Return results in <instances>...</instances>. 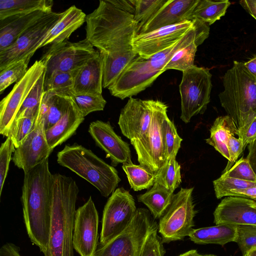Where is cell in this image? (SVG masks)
I'll use <instances>...</instances> for the list:
<instances>
[{"label": "cell", "instance_id": "55", "mask_svg": "<svg viewBox=\"0 0 256 256\" xmlns=\"http://www.w3.org/2000/svg\"><path fill=\"white\" fill-rule=\"evenodd\" d=\"M248 154L246 158L256 174V140L248 144Z\"/></svg>", "mask_w": 256, "mask_h": 256}, {"label": "cell", "instance_id": "44", "mask_svg": "<svg viewBox=\"0 0 256 256\" xmlns=\"http://www.w3.org/2000/svg\"><path fill=\"white\" fill-rule=\"evenodd\" d=\"M72 96L84 117L92 112L103 110L106 104L102 94H73Z\"/></svg>", "mask_w": 256, "mask_h": 256}, {"label": "cell", "instance_id": "51", "mask_svg": "<svg viewBox=\"0 0 256 256\" xmlns=\"http://www.w3.org/2000/svg\"><path fill=\"white\" fill-rule=\"evenodd\" d=\"M192 20L194 22L196 30L195 42L198 46L208 38L210 34V26L196 18H193Z\"/></svg>", "mask_w": 256, "mask_h": 256}, {"label": "cell", "instance_id": "23", "mask_svg": "<svg viewBox=\"0 0 256 256\" xmlns=\"http://www.w3.org/2000/svg\"><path fill=\"white\" fill-rule=\"evenodd\" d=\"M84 116L74 98L62 118L52 126L45 131L50 148H54L70 138L83 122Z\"/></svg>", "mask_w": 256, "mask_h": 256}, {"label": "cell", "instance_id": "16", "mask_svg": "<svg viewBox=\"0 0 256 256\" xmlns=\"http://www.w3.org/2000/svg\"><path fill=\"white\" fill-rule=\"evenodd\" d=\"M193 26V22L187 20L138 34L132 40V50L142 58L148 59L176 43Z\"/></svg>", "mask_w": 256, "mask_h": 256}, {"label": "cell", "instance_id": "47", "mask_svg": "<svg viewBox=\"0 0 256 256\" xmlns=\"http://www.w3.org/2000/svg\"><path fill=\"white\" fill-rule=\"evenodd\" d=\"M15 150L16 148L12 140L7 137L0 148V196L8 175L10 163L12 160V154Z\"/></svg>", "mask_w": 256, "mask_h": 256}, {"label": "cell", "instance_id": "37", "mask_svg": "<svg viewBox=\"0 0 256 256\" xmlns=\"http://www.w3.org/2000/svg\"><path fill=\"white\" fill-rule=\"evenodd\" d=\"M196 38V30L194 26L176 43L170 47L154 54L148 58L152 66L160 70L165 72L164 68L174 54L182 46Z\"/></svg>", "mask_w": 256, "mask_h": 256}, {"label": "cell", "instance_id": "34", "mask_svg": "<svg viewBox=\"0 0 256 256\" xmlns=\"http://www.w3.org/2000/svg\"><path fill=\"white\" fill-rule=\"evenodd\" d=\"M176 158H168L160 170L154 174L155 182L172 192L182 182L180 166Z\"/></svg>", "mask_w": 256, "mask_h": 256}, {"label": "cell", "instance_id": "21", "mask_svg": "<svg viewBox=\"0 0 256 256\" xmlns=\"http://www.w3.org/2000/svg\"><path fill=\"white\" fill-rule=\"evenodd\" d=\"M198 1V0H168L142 26L138 34L150 32L184 21L192 20V13Z\"/></svg>", "mask_w": 256, "mask_h": 256}, {"label": "cell", "instance_id": "52", "mask_svg": "<svg viewBox=\"0 0 256 256\" xmlns=\"http://www.w3.org/2000/svg\"><path fill=\"white\" fill-rule=\"evenodd\" d=\"M240 196L250 198L256 201V186L248 188L231 190L226 196Z\"/></svg>", "mask_w": 256, "mask_h": 256}, {"label": "cell", "instance_id": "25", "mask_svg": "<svg viewBox=\"0 0 256 256\" xmlns=\"http://www.w3.org/2000/svg\"><path fill=\"white\" fill-rule=\"evenodd\" d=\"M63 12L62 16L48 32L40 48L67 40L73 32L86 22V15L74 5Z\"/></svg>", "mask_w": 256, "mask_h": 256}, {"label": "cell", "instance_id": "29", "mask_svg": "<svg viewBox=\"0 0 256 256\" xmlns=\"http://www.w3.org/2000/svg\"><path fill=\"white\" fill-rule=\"evenodd\" d=\"M102 58V88H108L137 56L132 50L112 54H100Z\"/></svg>", "mask_w": 256, "mask_h": 256}, {"label": "cell", "instance_id": "43", "mask_svg": "<svg viewBox=\"0 0 256 256\" xmlns=\"http://www.w3.org/2000/svg\"><path fill=\"white\" fill-rule=\"evenodd\" d=\"M164 140L167 159L176 157L182 139L174 122L168 117L163 124Z\"/></svg>", "mask_w": 256, "mask_h": 256}, {"label": "cell", "instance_id": "26", "mask_svg": "<svg viewBox=\"0 0 256 256\" xmlns=\"http://www.w3.org/2000/svg\"><path fill=\"white\" fill-rule=\"evenodd\" d=\"M48 12L39 10L2 20L6 22L0 28V52L12 45L24 31Z\"/></svg>", "mask_w": 256, "mask_h": 256}, {"label": "cell", "instance_id": "7", "mask_svg": "<svg viewBox=\"0 0 256 256\" xmlns=\"http://www.w3.org/2000/svg\"><path fill=\"white\" fill-rule=\"evenodd\" d=\"M194 188H181L174 194L172 202L158 226L162 242L183 240L194 229L196 214L192 194Z\"/></svg>", "mask_w": 256, "mask_h": 256}, {"label": "cell", "instance_id": "12", "mask_svg": "<svg viewBox=\"0 0 256 256\" xmlns=\"http://www.w3.org/2000/svg\"><path fill=\"white\" fill-rule=\"evenodd\" d=\"M64 12L48 13L24 31L14 42L0 52V70L30 55H34Z\"/></svg>", "mask_w": 256, "mask_h": 256}, {"label": "cell", "instance_id": "11", "mask_svg": "<svg viewBox=\"0 0 256 256\" xmlns=\"http://www.w3.org/2000/svg\"><path fill=\"white\" fill-rule=\"evenodd\" d=\"M136 210L130 192L124 188H116L104 207L98 246L106 244L123 232L132 222Z\"/></svg>", "mask_w": 256, "mask_h": 256}, {"label": "cell", "instance_id": "19", "mask_svg": "<svg viewBox=\"0 0 256 256\" xmlns=\"http://www.w3.org/2000/svg\"><path fill=\"white\" fill-rule=\"evenodd\" d=\"M88 132L96 145L110 159L112 166L132 162L129 144L115 132L109 122H92Z\"/></svg>", "mask_w": 256, "mask_h": 256}, {"label": "cell", "instance_id": "9", "mask_svg": "<svg viewBox=\"0 0 256 256\" xmlns=\"http://www.w3.org/2000/svg\"><path fill=\"white\" fill-rule=\"evenodd\" d=\"M212 75L209 70L195 65L182 72L179 85L181 98L180 118L186 124L204 114L210 102Z\"/></svg>", "mask_w": 256, "mask_h": 256}, {"label": "cell", "instance_id": "17", "mask_svg": "<svg viewBox=\"0 0 256 256\" xmlns=\"http://www.w3.org/2000/svg\"><path fill=\"white\" fill-rule=\"evenodd\" d=\"M52 151L48 144L43 124L37 120L34 130L16 148L12 160L24 173L48 158Z\"/></svg>", "mask_w": 256, "mask_h": 256}, {"label": "cell", "instance_id": "24", "mask_svg": "<svg viewBox=\"0 0 256 256\" xmlns=\"http://www.w3.org/2000/svg\"><path fill=\"white\" fill-rule=\"evenodd\" d=\"M72 94L54 90L44 91L37 120L46 130L63 116L73 100Z\"/></svg>", "mask_w": 256, "mask_h": 256}, {"label": "cell", "instance_id": "48", "mask_svg": "<svg viewBox=\"0 0 256 256\" xmlns=\"http://www.w3.org/2000/svg\"><path fill=\"white\" fill-rule=\"evenodd\" d=\"M158 228L148 236L140 256H164L165 250L162 238L158 234Z\"/></svg>", "mask_w": 256, "mask_h": 256}, {"label": "cell", "instance_id": "27", "mask_svg": "<svg viewBox=\"0 0 256 256\" xmlns=\"http://www.w3.org/2000/svg\"><path fill=\"white\" fill-rule=\"evenodd\" d=\"M236 226L218 224L214 226L193 229L190 234V239L199 244H216L224 246L234 242Z\"/></svg>", "mask_w": 256, "mask_h": 256}, {"label": "cell", "instance_id": "39", "mask_svg": "<svg viewBox=\"0 0 256 256\" xmlns=\"http://www.w3.org/2000/svg\"><path fill=\"white\" fill-rule=\"evenodd\" d=\"M78 70L70 72L52 73L48 77L45 78L44 91L54 90L74 94V80Z\"/></svg>", "mask_w": 256, "mask_h": 256}, {"label": "cell", "instance_id": "2", "mask_svg": "<svg viewBox=\"0 0 256 256\" xmlns=\"http://www.w3.org/2000/svg\"><path fill=\"white\" fill-rule=\"evenodd\" d=\"M86 38L100 54H112L132 50L138 26L134 15L100 0L97 8L86 15Z\"/></svg>", "mask_w": 256, "mask_h": 256}, {"label": "cell", "instance_id": "30", "mask_svg": "<svg viewBox=\"0 0 256 256\" xmlns=\"http://www.w3.org/2000/svg\"><path fill=\"white\" fill-rule=\"evenodd\" d=\"M174 192L160 184H154L143 194L138 195V200L148 208L155 218H160L170 206Z\"/></svg>", "mask_w": 256, "mask_h": 256}, {"label": "cell", "instance_id": "35", "mask_svg": "<svg viewBox=\"0 0 256 256\" xmlns=\"http://www.w3.org/2000/svg\"><path fill=\"white\" fill-rule=\"evenodd\" d=\"M44 79L45 72L38 80L26 98L14 122L22 117L38 116L41 100L44 92Z\"/></svg>", "mask_w": 256, "mask_h": 256}, {"label": "cell", "instance_id": "28", "mask_svg": "<svg viewBox=\"0 0 256 256\" xmlns=\"http://www.w3.org/2000/svg\"><path fill=\"white\" fill-rule=\"evenodd\" d=\"M237 130L234 122L228 116H218L210 130V136L206 140V142L229 160L228 142L231 136L236 135Z\"/></svg>", "mask_w": 256, "mask_h": 256}, {"label": "cell", "instance_id": "13", "mask_svg": "<svg viewBox=\"0 0 256 256\" xmlns=\"http://www.w3.org/2000/svg\"><path fill=\"white\" fill-rule=\"evenodd\" d=\"M164 72L154 68L148 59L138 55L108 89L115 97L130 98L150 86Z\"/></svg>", "mask_w": 256, "mask_h": 256}, {"label": "cell", "instance_id": "54", "mask_svg": "<svg viewBox=\"0 0 256 256\" xmlns=\"http://www.w3.org/2000/svg\"><path fill=\"white\" fill-rule=\"evenodd\" d=\"M110 2L120 9L134 15V0H110Z\"/></svg>", "mask_w": 256, "mask_h": 256}, {"label": "cell", "instance_id": "14", "mask_svg": "<svg viewBox=\"0 0 256 256\" xmlns=\"http://www.w3.org/2000/svg\"><path fill=\"white\" fill-rule=\"evenodd\" d=\"M98 222V212L90 196L75 214L72 245L80 256H95L99 245Z\"/></svg>", "mask_w": 256, "mask_h": 256}, {"label": "cell", "instance_id": "56", "mask_svg": "<svg viewBox=\"0 0 256 256\" xmlns=\"http://www.w3.org/2000/svg\"><path fill=\"white\" fill-rule=\"evenodd\" d=\"M240 4L256 20V0H242Z\"/></svg>", "mask_w": 256, "mask_h": 256}, {"label": "cell", "instance_id": "46", "mask_svg": "<svg viewBox=\"0 0 256 256\" xmlns=\"http://www.w3.org/2000/svg\"><path fill=\"white\" fill-rule=\"evenodd\" d=\"M239 180L256 182V174L247 158H241L231 168L221 175Z\"/></svg>", "mask_w": 256, "mask_h": 256}, {"label": "cell", "instance_id": "59", "mask_svg": "<svg viewBox=\"0 0 256 256\" xmlns=\"http://www.w3.org/2000/svg\"><path fill=\"white\" fill-rule=\"evenodd\" d=\"M248 256H256V247L252 248L248 252Z\"/></svg>", "mask_w": 256, "mask_h": 256}, {"label": "cell", "instance_id": "5", "mask_svg": "<svg viewBox=\"0 0 256 256\" xmlns=\"http://www.w3.org/2000/svg\"><path fill=\"white\" fill-rule=\"evenodd\" d=\"M57 162L89 182L104 197L112 194L120 181L113 166L76 144L66 145L58 152Z\"/></svg>", "mask_w": 256, "mask_h": 256}, {"label": "cell", "instance_id": "4", "mask_svg": "<svg viewBox=\"0 0 256 256\" xmlns=\"http://www.w3.org/2000/svg\"><path fill=\"white\" fill-rule=\"evenodd\" d=\"M222 106L240 128L256 114V82L244 66L234 61L223 76Z\"/></svg>", "mask_w": 256, "mask_h": 256}, {"label": "cell", "instance_id": "57", "mask_svg": "<svg viewBox=\"0 0 256 256\" xmlns=\"http://www.w3.org/2000/svg\"><path fill=\"white\" fill-rule=\"evenodd\" d=\"M244 63L246 69L256 82V56Z\"/></svg>", "mask_w": 256, "mask_h": 256}, {"label": "cell", "instance_id": "50", "mask_svg": "<svg viewBox=\"0 0 256 256\" xmlns=\"http://www.w3.org/2000/svg\"><path fill=\"white\" fill-rule=\"evenodd\" d=\"M236 135L242 140L244 150L256 140V114L244 126L238 129Z\"/></svg>", "mask_w": 256, "mask_h": 256}, {"label": "cell", "instance_id": "15", "mask_svg": "<svg viewBox=\"0 0 256 256\" xmlns=\"http://www.w3.org/2000/svg\"><path fill=\"white\" fill-rule=\"evenodd\" d=\"M45 72V65L40 60L30 68L22 79L16 82L10 93L0 102V134L8 132L26 98Z\"/></svg>", "mask_w": 256, "mask_h": 256}, {"label": "cell", "instance_id": "31", "mask_svg": "<svg viewBox=\"0 0 256 256\" xmlns=\"http://www.w3.org/2000/svg\"><path fill=\"white\" fill-rule=\"evenodd\" d=\"M50 0H0V20L36 10L52 12Z\"/></svg>", "mask_w": 256, "mask_h": 256}, {"label": "cell", "instance_id": "20", "mask_svg": "<svg viewBox=\"0 0 256 256\" xmlns=\"http://www.w3.org/2000/svg\"><path fill=\"white\" fill-rule=\"evenodd\" d=\"M213 215L216 224L256 227V201L240 196H226L218 205Z\"/></svg>", "mask_w": 256, "mask_h": 256}, {"label": "cell", "instance_id": "40", "mask_svg": "<svg viewBox=\"0 0 256 256\" xmlns=\"http://www.w3.org/2000/svg\"><path fill=\"white\" fill-rule=\"evenodd\" d=\"M38 116H24L14 120L10 126L6 138H10L16 148L24 142L26 136L34 130Z\"/></svg>", "mask_w": 256, "mask_h": 256}, {"label": "cell", "instance_id": "41", "mask_svg": "<svg viewBox=\"0 0 256 256\" xmlns=\"http://www.w3.org/2000/svg\"><path fill=\"white\" fill-rule=\"evenodd\" d=\"M167 0H134L135 8L134 18L138 26V33L142 26L166 3Z\"/></svg>", "mask_w": 256, "mask_h": 256}, {"label": "cell", "instance_id": "36", "mask_svg": "<svg viewBox=\"0 0 256 256\" xmlns=\"http://www.w3.org/2000/svg\"><path fill=\"white\" fill-rule=\"evenodd\" d=\"M32 56H28L0 70V94L10 85L18 82L23 78L28 70V65Z\"/></svg>", "mask_w": 256, "mask_h": 256}, {"label": "cell", "instance_id": "53", "mask_svg": "<svg viewBox=\"0 0 256 256\" xmlns=\"http://www.w3.org/2000/svg\"><path fill=\"white\" fill-rule=\"evenodd\" d=\"M0 256H22L20 248L12 242H6L0 248Z\"/></svg>", "mask_w": 256, "mask_h": 256}, {"label": "cell", "instance_id": "33", "mask_svg": "<svg viewBox=\"0 0 256 256\" xmlns=\"http://www.w3.org/2000/svg\"><path fill=\"white\" fill-rule=\"evenodd\" d=\"M122 168L131 188L134 191L149 188L154 184V174L140 164L126 163L122 164Z\"/></svg>", "mask_w": 256, "mask_h": 256}, {"label": "cell", "instance_id": "60", "mask_svg": "<svg viewBox=\"0 0 256 256\" xmlns=\"http://www.w3.org/2000/svg\"><path fill=\"white\" fill-rule=\"evenodd\" d=\"M243 256H248V252L246 254H245Z\"/></svg>", "mask_w": 256, "mask_h": 256}, {"label": "cell", "instance_id": "42", "mask_svg": "<svg viewBox=\"0 0 256 256\" xmlns=\"http://www.w3.org/2000/svg\"><path fill=\"white\" fill-rule=\"evenodd\" d=\"M215 195L218 199L226 196L231 190L248 188L256 186V182H252L221 176L213 181Z\"/></svg>", "mask_w": 256, "mask_h": 256}, {"label": "cell", "instance_id": "8", "mask_svg": "<svg viewBox=\"0 0 256 256\" xmlns=\"http://www.w3.org/2000/svg\"><path fill=\"white\" fill-rule=\"evenodd\" d=\"M149 210L137 208L130 225L104 246H98L95 256H140L146 239L158 228Z\"/></svg>", "mask_w": 256, "mask_h": 256}, {"label": "cell", "instance_id": "10", "mask_svg": "<svg viewBox=\"0 0 256 256\" xmlns=\"http://www.w3.org/2000/svg\"><path fill=\"white\" fill-rule=\"evenodd\" d=\"M98 52L86 38L78 42L66 40L51 44L40 59L45 65V78L54 72L78 70Z\"/></svg>", "mask_w": 256, "mask_h": 256}, {"label": "cell", "instance_id": "18", "mask_svg": "<svg viewBox=\"0 0 256 256\" xmlns=\"http://www.w3.org/2000/svg\"><path fill=\"white\" fill-rule=\"evenodd\" d=\"M153 110L154 100L130 98L122 109L118 121L122 134L130 140L140 137L150 126Z\"/></svg>", "mask_w": 256, "mask_h": 256}, {"label": "cell", "instance_id": "38", "mask_svg": "<svg viewBox=\"0 0 256 256\" xmlns=\"http://www.w3.org/2000/svg\"><path fill=\"white\" fill-rule=\"evenodd\" d=\"M197 48L194 40L179 48L166 64L165 70L174 69L182 72L194 65V60Z\"/></svg>", "mask_w": 256, "mask_h": 256}, {"label": "cell", "instance_id": "1", "mask_svg": "<svg viewBox=\"0 0 256 256\" xmlns=\"http://www.w3.org/2000/svg\"><path fill=\"white\" fill-rule=\"evenodd\" d=\"M53 174L48 158L24 173L22 202L28 238L44 254L49 240Z\"/></svg>", "mask_w": 256, "mask_h": 256}, {"label": "cell", "instance_id": "49", "mask_svg": "<svg viewBox=\"0 0 256 256\" xmlns=\"http://www.w3.org/2000/svg\"><path fill=\"white\" fill-rule=\"evenodd\" d=\"M228 148L230 155V160L222 173L229 170L236 162V160L244 150L242 140L234 136H231L228 142Z\"/></svg>", "mask_w": 256, "mask_h": 256}, {"label": "cell", "instance_id": "32", "mask_svg": "<svg viewBox=\"0 0 256 256\" xmlns=\"http://www.w3.org/2000/svg\"><path fill=\"white\" fill-rule=\"evenodd\" d=\"M230 4L228 0H198L192 18L198 19L210 26L225 15Z\"/></svg>", "mask_w": 256, "mask_h": 256}, {"label": "cell", "instance_id": "45", "mask_svg": "<svg viewBox=\"0 0 256 256\" xmlns=\"http://www.w3.org/2000/svg\"><path fill=\"white\" fill-rule=\"evenodd\" d=\"M238 246L242 255L256 247V227L250 226H236L234 242Z\"/></svg>", "mask_w": 256, "mask_h": 256}, {"label": "cell", "instance_id": "3", "mask_svg": "<svg viewBox=\"0 0 256 256\" xmlns=\"http://www.w3.org/2000/svg\"><path fill=\"white\" fill-rule=\"evenodd\" d=\"M78 192L72 178L53 174L49 240L44 256H74L72 234Z\"/></svg>", "mask_w": 256, "mask_h": 256}, {"label": "cell", "instance_id": "22", "mask_svg": "<svg viewBox=\"0 0 256 256\" xmlns=\"http://www.w3.org/2000/svg\"><path fill=\"white\" fill-rule=\"evenodd\" d=\"M102 58L99 52L78 71L74 80V94H102Z\"/></svg>", "mask_w": 256, "mask_h": 256}, {"label": "cell", "instance_id": "58", "mask_svg": "<svg viewBox=\"0 0 256 256\" xmlns=\"http://www.w3.org/2000/svg\"><path fill=\"white\" fill-rule=\"evenodd\" d=\"M178 256H217L216 255L209 254H200L195 250H190L184 254H180Z\"/></svg>", "mask_w": 256, "mask_h": 256}, {"label": "cell", "instance_id": "6", "mask_svg": "<svg viewBox=\"0 0 256 256\" xmlns=\"http://www.w3.org/2000/svg\"><path fill=\"white\" fill-rule=\"evenodd\" d=\"M167 109L166 104L154 100L153 114L148 130L138 138L130 140L140 164L154 174L167 160L163 132V124L168 117Z\"/></svg>", "mask_w": 256, "mask_h": 256}]
</instances>
